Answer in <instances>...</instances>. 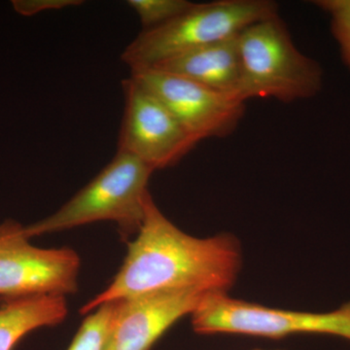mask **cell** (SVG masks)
<instances>
[{"label": "cell", "instance_id": "cell-1", "mask_svg": "<svg viewBox=\"0 0 350 350\" xmlns=\"http://www.w3.org/2000/svg\"><path fill=\"white\" fill-rule=\"evenodd\" d=\"M241 266L243 251L234 234L190 236L165 217L149 195L144 222L129 243L118 273L103 292L80 308V313L87 315L105 304L158 292L229 293Z\"/></svg>", "mask_w": 350, "mask_h": 350}, {"label": "cell", "instance_id": "cell-2", "mask_svg": "<svg viewBox=\"0 0 350 350\" xmlns=\"http://www.w3.org/2000/svg\"><path fill=\"white\" fill-rule=\"evenodd\" d=\"M154 170L130 154L117 152L100 174L56 213L25 227L29 239L92 223L113 222L122 238L135 236L144 222Z\"/></svg>", "mask_w": 350, "mask_h": 350}, {"label": "cell", "instance_id": "cell-3", "mask_svg": "<svg viewBox=\"0 0 350 350\" xmlns=\"http://www.w3.org/2000/svg\"><path fill=\"white\" fill-rule=\"evenodd\" d=\"M239 43L241 100L273 98L290 103L313 98L321 90V66L296 47L278 14L246 27Z\"/></svg>", "mask_w": 350, "mask_h": 350}, {"label": "cell", "instance_id": "cell-4", "mask_svg": "<svg viewBox=\"0 0 350 350\" xmlns=\"http://www.w3.org/2000/svg\"><path fill=\"white\" fill-rule=\"evenodd\" d=\"M271 0H217L194 3L185 13L156 29L142 31L122 54L131 70L157 64L238 36L250 25L278 15Z\"/></svg>", "mask_w": 350, "mask_h": 350}, {"label": "cell", "instance_id": "cell-5", "mask_svg": "<svg viewBox=\"0 0 350 350\" xmlns=\"http://www.w3.org/2000/svg\"><path fill=\"white\" fill-rule=\"evenodd\" d=\"M191 317L200 335L232 334L280 340L300 334L335 336L350 342V301L329 312L269 308L232 298L229 293L204 295Z\"/></svg>", "mask_w": 350, "mask_h": 350}, {"label": "cell", "instance_id": "cell-6", "mask_svg": "<svg viewBox=\"0 0 350 350\" xmlns=\"http://www.w3.org/2000/svg\"><path fill=\"white\" fill-rule=\"evenodd\" d=\"M29 239L20 223L0 224V297L75 294L81 268L78 253L68 247H36Z\"/></svg>", "mask_w": 350, "mask_h": 350}, {"label": "cell", "instance_id": "cell-7", "mask_svg": "<svg viewBox=\"0 0 350 350\" xmlns=\"http://www.w3.org/2000/svg\"><path fill=\"white\" fill-rule=\"evenodd\" d=\"M131 78L150 92L198 142L227 137L238 128L245 113V101L219 93L154 68L131 70Z\"/></svg>", "mask_w": 350, "mask_h": 350}, {"label": "cell", "instance_id": "cell-8", "mask_svg": "<svg viewBox=\"0 0 350 350\" xmlns=\"http://www.w3.org/2000/svg\"><path fill=\"white\" fill-rule=\"evenodd\" d=\"M125 110L117 152L130 154L155 172L180 162L199 144L155 96L124 80Z\"/></svg>", "mask_w": 350, "mask_h": 350}, {"label": "cell", "instance_id": "cell-9", "mask_svg": "<svg viewBox=\"0 0 350 350\" xmlns=\"http://www.w3.org/2000/svg\"><path fill=\"white\" fill-rule=\"evenodd\" d=\"M204 293L158 292L115 301L105 350H152L176 323L191 315Z\"/></svg>", "mask_w": 350, "mask_h": 350}, {"label": "cell", "instance_id": "cell-10", "mask_svg": "<svg viewBox=\"0 0 350 350\" xmlns=\"http://www.w3.org/2000/svg\"><path fill=\"white\" fill-rule=\"evenodd\" d=\"M239 36L179 55L152 68L180 76L219 93L239 96L241 81Z\"/></svg>", "mask_w": 350, "mask_h": 350}, {"label": "cell", "instance_id": "cell-11", "mask_svg": "<svg viewBox=\"0 0 350 350\" xmlns=\"http://www.w3.org/2000/svg\"><path fill=\"white\" fill-rule=\"evenodd\" d=\"M68 314L64 296L43 295L4 301L0 306V350H13L31 332L59 325Z\"/></svg>", "mask_w": 350, "mask_h": 350}, {"label": "cell", "instance_id": "cell-12", "mask_svg": "<svg viewBox=\"0 0 350 350\" xmlns=\"http://www.w3.org/2000/svg\"><path fill=\"white\" fill-rule=\"evenodd\" d=\"M114 308L113 301L85 315L68 350H105Z\"/></svg>", "mask_w": 350, "mask_h": 350}, {"label": "cell", "instance_id": "cell-13", "mask_svg": "<svg viewBox=\"0 0 350 350\" xmlns=\"http://www.w3.org/2000/svg\"><path fill=\"white\" fill-rule=\"evenodd\" d=\"M128 4L139 17L142 31H148L167 24L194 3L187 0H130Z\"/></svg>", "mask_w": 350, "mask_h": 350}, {"label": "cell", "instance_id": "cell-14", "mask_svg": "<svg viewBox=\"0 0 350 350\" xmlns=\"http://www.w3.org/2000/svg\"><path fill=\"white\" fill-rule=\"evenodd\" d=\"M313 3L330 15L332 33L350 71V0H317Z\"/></svg>", "mask_w": 350, "mask_h": 350}, {"label": "cell", "instance_id": "cell-15", "mask_svg": "<svg viewBox=\"0 0 350 350\" xmlns=\"http://www.w3.org/2000/svg\"><path fill=\"white\" fill-rule=\"evenodd\" d=\"M83 3L79 0H16L14 8L22 15L31 16L41 11L59 10L66 7L77 6Z\"/></svg>", "mask_w": 350, "mask_h": 350}, {"label": "cell", "instance_id": "cell-16", "mask_svg": "<svg viewBox=\"0 0 350 350\" xmlns=\"http://www.w3.org/2000/svg\"><path fill=\"white\" fill-rule=\"evenodd\" d=\"M253 350H268V349H253ZM275 350H280V349H275Z\"/></svg>", "mask_w": 350, "mask_h": 350}]
</instances>
